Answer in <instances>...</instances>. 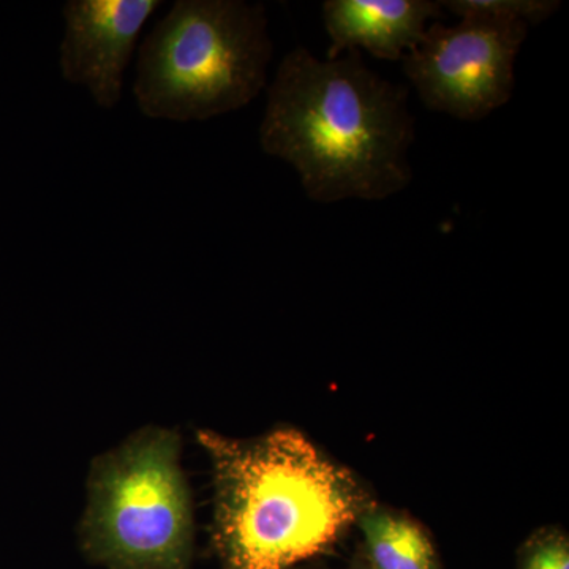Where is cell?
<instances>
[{
    "label": "cell",
    "instance_id": "obj_10",
    "mask_svg": "<svg viewBox=\"0 0 569 569\" xmlns=\"http://www.w3.org/2000/svg\"><path fill=\"white\" fill-rule=\"evenodd\" d=\"M518 569H569V541L560 529L531 535L519 553Z\"/></svg>",
    "mask_w": 569,
    "mask_h": 569
},
{
    "label": "cell",
    "instance_id": "obj_5",
    "mask_svg": "<svg viewBox=\"0 0 569 569\" xmlns=\"http://www.w3.org/2000/svg\"><path fill=\"white\" fill-rule=\"evenodd\" d=\"M527 32L526 22L489 14L436 21L403 56V73L429 110L481 121L511 100Z\"/></svg>",
    "mask_w": 569,
    "mask_h": 569
},
{
    "label": "cell",
    "instance_id": "obj_4",
    "mask_svg": "<svg viewBox=\"0 0 569 569\" xmlns=\"http://www.w3.org/2000/svg\"><path fill=\"white\" fill-rule=\"evenodd\" d=\"M179 438L151 429L93 467L84 548L110 569H189L192 509Z\"/></svg>",
    "mask_w": 569,
    "mask_h": 569
},
{
    "label": "cell",
    "instance_id": "obj_11",
    "mask_svg": "<svg viewBox=\"0 0 569 569\" xmlns=\"http://www.w3.org/2000/svg\"><path fill=\"white\" fill-rule=\"evenodd\" d=\"M356 569H370V568L367 567L366 561L361 559V561H359V563L356 565Z\"/></svg>",
    "mask_w": 569,
    "mask_h": 569
},
{
    "label": "cell",
    "instance_id": "obj_1",
    "mask_svg": "<svg viewBox=\"0 0 569 569\" xmlns=\"http://www.w3.org/2000/svg\"><path fill=\"white\" fill-rule=\"evenodd\" d=\"M413 141L408 89L370 70L359 51L320 59L295 48L268 88L261 149L290 163L317 203L402 192Z\"/></svg>",
    "mask_w": 569,
    "mask_h": 569
},
{
    "label": "cell",
    "instance_id": "obj_8",
    "mask_svg": "<svg viewBox=\"0 0 569 569\" xmlns=\"http://www.w3.org/2000/svg\"><path fill=\"white\" fill-rule=\"evenodd\" d=\"M370 569H440L425 529L399 511L373 503L358 520Z\"/></svg>",
    "mask_w": 569,
    "mask_h": 569
},
{
    "label": "cell",
    "instance_id": "obj_2",
    "mask_svg": "<svg viewBox=\"0 0 569 569\" xmlns=\"http://www.w3.org/2000/svg\"><path fill=\"white\" fill-rule=\"evenodd\" d=\"M216 482L212 538L223 569H288L312 559L372 507L361 482L293 429L257 440L201 430Z\"/></svg>",
    "mask_w": 569,
    "mask_h": 569
},
{
    "label": "cell",
    "instance_id": "obj_3",
    "mask_svg": "<svg viewBox=\"0 0 569 569\" xmlns=\"http://www.w3.org/2000/svg\"><path fill=\"white\" fill-rule=\"evenodd\" d=\"M272 52L263 3L178 0L142 41L138 108L178 122L244 108L263 91Z\"/></svg>",
    "mask_w": 569,
    "mask_h": 569
},
{
    "label": "cell",
    "instance_id": "obj_9",
    "mask_svg": "<svg viewBox=\"0 0 569 569\" xmlns=\"http://www.w3.org/2000/svg\"><path fill=\"white\" fill-rule=\"evenodd\" d=\"M440 3L458 18L467 14H489L522 21L529 26L549 20L561 7L559 0H441Z\"/></svg>",
    "mask_w": 569,
    "mask_h": 569
},
{
    "label": "cell",
    "instance_id": "obj_7",
    "mask_svg": "<svg viewBox=\"0 0 569 569\" xmlns=\"http://www.w3.org/2000/svg\"><path fill=\"white\" fill-rule=\"evenodd\" d=\"M329 36L326 59L365 48L383 61H402L425 36L429 20H441L437 0H326L321 7Z\"/></svg>",
    "mask_w": 569,
    "mask_h": 569
},
{
    "label": "cell",
    "instance_id": "obj_6",
    "mask_svg": "<svg viewBox=\"0 0 569 569\" xmlns=\"http://www.w3.org/2000/svg\"><path fill=\"white\" fill-rule=\"evenodd\" d=\"M160 0H70L63 7V80L84 86L93 100L111 110L122 96L123 73L138 37Z\"/></svg>",
    "mask_w": 569,
    "mask_h": 569
}]
</instances>
